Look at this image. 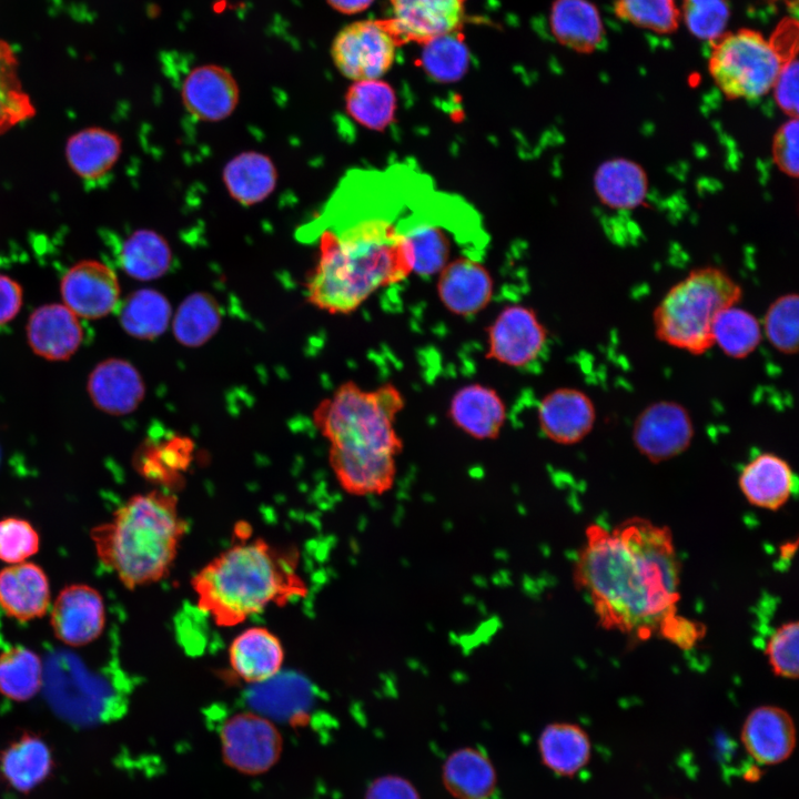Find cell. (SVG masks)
<instances>
[{"label":"cell","instance_id":"obj_1","mask_svg":"<svg viewBox=\"0 0 799 799\" xmlns=\"http://www.w3.org/2000/svg\"><path fill=\"white\" fill-rule=\"evenodd\" d=\"M386 178L371 171L347 172L313 219L297 231L300 241L317 245L304 294L320 311L353 313L373 293L413 273L405 234L408 216L396 219L403 203L385 204Z\"/></svg>","mask_w":799,"mask_h":799},{"label":"cell","instance_id":"obj_2","mask_svg":"<svg viewBox=\"0 0 799 799\" xmlns=\"http://www.w3.org/2000/svg\"><path fill=\"white\" fill-rule=\"evenodd\" d=\"M573 578L589 598L598 624L645 640L677 611L680 562L671 530L634 516L611 530L586 528Z\"/></svg>","mask_w":799,"mask_h":799},{"label":"cell","instance_id":"obj_3","mask_svg":"<svg viewBox=\"0 0 799 799\" xmlns=\"http://www.w3.org/2000/svg\"><path fill=\"white\" fill-rule=\"evenodd\" d=\"M404 407L405 397L392 383L364 390L347 381L314 408L313 424L330 445L328 465L350 495L392 489L404 447L395 422Z\"/></svg>","mask_w":799,"mask_h":799},{"label":"cell","instance_id":"obj_4","mask_svg":"<svg viewBox=\"0 0 799 799\" xmlns=\"http://www.w3.org/2000/svg\"><path fill=\"white\" fill-rule=\"evenodd\" d=\"M299 554L265 539L234 544L191 579L198 608L219 627H233L272 605L306 595Z\"/></svg>","mask_w":799,"mask_h":799},{"label":"cell","instance_id":"obj_5","mask_svg":"<svg viewBox=\"0 0 799 799\" xmlns=\"http://www.w3.org/2000/svg\"><path fill=\"white\" fill-rule=\"evenodd\" d=\"M186 532L176 495L161 488L131 496L90 537L100 563L135 589L169 575Z\"/></svg>","mask_w":799,"mask_h":799},{"label":"cell","instance_id":"obj_6","mask_svg":"<svg viewBox=\"0 0 799 799\" xmlns=\"http://www.w3.org/2000/svg\"><path fill=\"white\" fill-rule=\"evenodd\" d=\"M742 291L724 270L699 267L676 283L654 311L659 341L692 355L714 346L711 326L716 315L736 305Z\"/></svg>","mask_w":799,"mask_h":799},{"label":"cell","instance_id":"obj_7","mask_svg":"<svg viewBox=\"0 0 799 799\" xmlns=\"http://www.w3.org/2000/svg\"><path fill=\"white\" fill-rule=\"evenodd\" d=\"M791 58L759 31L741 28L710 41L708 69L728 99H758L772 89L782 64Z\"/></svg>","mask_w":799,"mask_h":799},{"label":"cell","instance_id":"obj_8","mask_svg":"<svg viewBox=\"0 0 799 799\" xmlns=\"http://www.w3.org/2000/svg\"><path fill=\"white\" fill-rule=\"evenodd\" d=\"M398 44L387 20H360L337 32L331 45V57L345 78L353 81L375 80L391 69Z\"/></svg>","mask_w":799,"mask_h":799},{"label":"cell","instance_id":"obj_9","mask_svg":"<svg viewBox=\"0 0 799 799\" xmlns=\"http://www.w3.org/2000/svg\"><path fill=\"white\" fill-rule=\"evenodd\" d=\"M222 755L240 772L256 775L279 759L282 737L273 721L257 711L229 717L220 729Z\"/></svg>","mask_w":799,"mask_h":799},{"label":"cell","instance_id":"obj_10","mask_svg":"<svg viewBox=\"0 0 799 799\" xmlns=\"http://www.w3.org/2000/svg\"><path fill=\"white\" fill-rule=\"evenodd\" d=\"M694 435V423L687 408L669 400L657 401L645 407L635 419L631 431L637 451L655 464L686 452Z\"/></svg>","mask_w":799,"mask_h":799},{"label":"cell","instance_id":"obj_11","mask_svg":"<svg viewBox=\"0 0 799 799\" xmlns=\"http://www.w3.org/2000/svg\"><path fill=\"white\" fill-rule=\"evenodd\" d=\"M547 340V328L532 307L507 305L487 327L486 357L510 367H525L540 356Z\"/></svg>","mask_w":799,"mask_h":799},{"label":"cell","instance_id":"obj_12","mask_svg":"<svg viewBox=\"0 0 799 799\" xmlns=\"http://www.w3.org/2000/svg\"><path fill=\"white\" fill-rule=\"evenodd\" d=\"M63 304L77 316L95 320L107 316L120 302V283L115 272L95 260L72 265L61 280Z\"/></svg>","mask_w":799,"mask_h":799},{"label":"cell","instance_id":"obj_13","mask_svg":"<svg viewBox=\"0 0 799 799\" xmlns=\"http://www.w3.org/2000/svg\"><path fill=\"white\" fill-rule=\"evenodd\" d=\"M50 625L63 644L80 647L95 640L105 625V607L101 594L84 584L65 586L57 596Z\"/></svg>","mask_w":799,"mask_h":799},{"label":"cell","instance_id":"obj_14","mask_svg":"<svg viewBox=\"0 0 799 799\" xmlns=\"http://www.w3.org/2000/svg\"><path fill=\"white\" fill-rule=\"evenodd\" d=\"M388 26L400 44L425 42L457 31L465 17V0H390Z\"/></svg>","mask_w":799,"mask_h":799},{"label":"cell","instance_id":"obj_15","mask_svg":"<svg viewBox=\"0 0 799 799\" xmlns=\"http://www.w3.org/2000/svg\"><path fill=\"white\" fill-rule=\"evenodd\" d=\"M240 90L232 73L218 64L192 69L181 87V100L186 112L203 122H220L236 109Z\"/></svg>","mask_w":799,"mask_h":799},{"label":"cell","instance_id":"obj_16","mask_svg":"<svg viewBox=\"0 0 799 799\" xmlns=\"http://www.w3.org/2000/svg\"><path fill=\"white\" fill-rule=\"evenodd\" d=\"M437 295L444 307L458 316L483 311L494 294V281L486 266L469 255L451 260L438 273Z\"/></svg>","mask_w":799,"mask_h":799},{"label":"cell","instance_id":"obj_17","mask_svg":"<svg viewBox=\"0 0 799 799\" xmlns=\"http://www.w3.org/2000/svg\"><path fill=\"white\" fill-rule=\"evenodd\" d=\"M542 433L552 442L573 445L581 442L594 428L596 408L591 398L574 387L547 393L537 408Z\"/></svg>","mask_w":799,"mask_h":799},{"label":"cell","instance_id":"obj_18","mask_svg":"<svg viewBox=\"0 0 799 799\" xmlns=\"http://www.w3.org/2000/svg\"><path fill=\"white\" fill-rule=\"evenodd\" d=\"M742 745L760 765H776L788 759L796 747V726L788 711L771 705L752 709L744 721Z\"/></svg>","mask_w":799,"mask_h":799},{"label":"cell","instance_id":"obj_19","mask_svg":"<svg viewBox=\"0 0 799 799\" xmlns=\"http://www.w3.org/2000/svg\"><path fill=\"white\" fill-rule=\"evenodd\" d=\"M448 417L454 426L473 438L495 439L505 425L507 409L496 390L481 383H471L453 394Z\"/></svg>","mask_w":799,"mask_h":799},{"label":"cell","instance_id":"obj_20","mask_svg":"<svg viewBox=\"0 0 799 799\" xmlns=\"http://www.w3.org/2000/svg\"><path fill=\"white\" fill-rule=\"evenodd\" d=\"M32 351L50 361H65L80 347L83 330L78 316L64 304L51 303L36 309L27 324Z\"/></svg>","mask_w":799,"mask_h":799},{"label":"cell","instance_id":"obj_21","mask_svg":"<svg viewBox=\"0 0 799 799\" xmlns=\"http://www.w3.org/2000/svg\"><path fill=\"white\" fill-rule=\"evenodd\" d=\"M88 393L99 409L111 415H125L143 401L145 386L139 371L131 363L121 358H108L91 371Z\"/></svg>","mask_w":799,"mask_h":799},{"label":"cell","instance_id":"obj_22","mask_svg":"<svg viewBox=\"0 0 799 799\" xmlns=\"http://www.w3.org/2000/svg\"><path fill=\"white\" fill-rule=\"evenodd\" d=\"M284 648L270 629L253 626L241 631L229 647V666L243 682L263 684L275 677L284 663Z\"/></svg>","mask_w":799,"mask_h":799},{"label":"cell","instance_id":"obj_23","mask_svg":"<svg viewBox=\"0 0 799 799\" xmlns=\"http://www.w3.org/2000/svg\"><path fill=\"white\" fill-rule=\"evenodd\" d=\"M738 485L749 504L775 512L789 500L797 478L785 458L760 453L741 469Z\"/></svg>","mask_w":799,"mask_h":799},{"label":"cell","instance_id":"obj_24","mask_svg":"<svg viewBox=\"0 0 799 799\" xmlns=\"http://www.w3.org/2000/svg\"><path fill=\"white\" fill-rule=\"evenodd\" d=\"M50 585L43 569L30 562L0 570V606L21 621L42 617L50 606Z\"/></svg>","mask_w":799,"mask_h":799},{"label":"cell","instance_id":"obj_25","mask_svg":"<svg viewBox=\"0 0 799 799\" xmlns=\"http://www.w3.org/2000/svg\"><path fill=\"white\" fill-rule=\"evenodd\" d=\"M442 781L455 799H489L497 789V772L483 750L461 747L443 762Z\"/></svg>","mask_w":799,"mask_h":799},{"label":"cell","instance_id":"obj_26","mask_svg":"<svg viewBox=\"0 0 799 799\" xmlns=\"http://www.w3.org/2000/svg\"><path fill=\"white\" fill-rule=\"evenodd\" d=\"M549 24L557 42L578 53H593L605 38L601 16L589 0H555Z\"/></svg>","mask_w":799,"mask_h":799},{"label":"cell","instance_id":"obj_27","mask_svg":"<svg viewBox=\"0 0 799 799\" xmlns=\"http://www.w3.org/2000/svg\"><path fill=\"white\" fill-rule=\"evenodd\" d=\"M222 180L234 201L251 206L263 202L273 193L277 183V171L266 154L244 151L224 165Z\"/></svg>","mask_w":799,"mask_h":799},{"label":"cell","instance_id":"obj_28","mask_svg":"<svg viewBox=\"0 0 799 799\" xmlns=\"http://www.w3.org/2000/svg\"><path fill=\"white\" fill-rule=\"evenodd\" d=\"M537 747L543 765L560 777L575 776L588 763L591 755L588 734L580 726L565 721L545 726Z\"/></svg>","mask_w":799,"mask_h":799},{"label":"cell","instance_id":"obj_29","mask_svg":"<svg viewBox=\"0 0 799 799\" xmlns=\"http://www.w3.org/2000/svg\"><path fill=\"white\" fill-rule=\"evenodd\" d=\"M122 152L120 136L102 128H87L72 134L65 145V158L72 171L85 181L105 176Z\"/></svg>","mask_w":799,"mask_h":799},{"label":"cell","instance_id":"obj_30","mask_svg":"<svg viewBox=\"0 0 799 799\" xmlns=\"http://www.w3.org/2000/svg\"><path fill=\"white\" fill-rule=\"evenodd\" d=\"M594 188L596 195L605 205L629 210L644 203L648 192V178L637 162L615 158L597 168Z\"/></svg>","mask_w":799,"mask_h":799},{"label":"cell","instance_id":"obj_31","mask_svg":"<svg viewBox=\"0 0 799 799\" xmlns=\"http://www.w3.org/2000/svg\"><path fill=\"white\" fill-rule=\"evenodd\" d=\"M413 211L408 218L405 234L413 254V273L422 276L437 274L449 261L452 240L446 225H441L432 214Z\"/></svg>","mask_w":799,"mask_h":799},{"label":"cell","instance_id":"obj_32","mask_svg":"<svg viewBox=\"0 0 799 799\" xmlns=\"http://www.w3.org/2000/svg\"><path fill=\"white\" fill-rule=\"evenodd\" d=\"M0 766L4 778L16 790L28 792L51 773L53 758L42 738L27 732L2 751Z\"/></svg>","mask_w":799,"mask_h":799},{"label":"cell","instance_id":"obj_33","mask_svg":"<svg viewBox=\"0 0 799 799\" xmlns=\"http://www.w3.org/2000/svg\"><path fill=\"white\" fill-rule=\"evenodd\" d=\"M397 108L394 89L381 79L354 81L345 94L346 113L360 125L383 131Z\"/></svg>","mask_w":799,"mask_h":799},{"label":"cell","instance_id":"obj_34","mask_svg":"<svg viewBox=\"0 0 799 799\" xmlns=\"http://www.w3.org/2000/svg\"><path fill=\"white\" fill-rule=\"evenodd\" d=\"M120 263L129 276L140 281H151L169 271L172 251L160 233L141 229L134 231L123 242Z\"/></svg>","mask_w":799,"mask_h":799},{"label":"cell","instance_id":"obj_35","mask_svg":"<svg viewBox=\"0 0 799 799\" xmlns=\"http://www.w3.org/2000/svg\"><path fill=\"white\" fill-rule=\"evenodd\" d=\"M119 317L129 335L151 340L166 330L171 318V306L162 293L152 289H141L127 296Z\"/></svg>","mask_w":799,"mask_h":799},{"label":"cell","instance_id":"obj_36","mask_svg":"<svg viewBox=\"0 0 799 799\" xmlns=\"http://www.w3.org/2000/svg\"><path fill=\"white\" fill-rule=\"evenodd\" d=\"M221 310L209 293L188 295L173 317V333L184 346L196 347L208 342L221 325Z\"/></svg>","mask_w":799,"mask_h":799},{"label":"cell","instance_id":"obj_37","mask_svg":"<svg viewBox=\"0 0 799 799\" xmlns=\"http://www.w3.org/2000/svg\"><path fill=\"white\" fill-rule=\"evenodd\" d=\"M711 332L714 345L717 344L727 356L737 360L755 352L762 338L757 317L737 304L716 315Z\"/></svg>","mask_w":799,"mask_h":799},{"label":"cell","instance_id":"obj_38","mask_svg":"<svg viewBox=\"0 0 799 799\" xmlns=\"http://www.w3.org/2000/svg\"><path fill=\"white\" fill-rule=\"evenodd\" d=\"M40 657L29 648L16 646L0 654V692L14 701L31 699L43 684Z\"/></svg>","mask_w":799,"mask_h":799},{"label":"cell","instance_id":"obj_39","mask_svg":"<svg viewBox=\"0 0 799 799\" xmlns=\"http://www.w3.org/2000/svg\"><path fill=\"white\" fill-rule=\"evenodd\" d=\"M462 36L457 30L424 43L421 65L434 81L455 82L467 72L471 55Z\"/></svg>","mask_w":799,"mask_h":799},{"label":"cell","instance_id":"obj_40","mask_svg":"<svg viewBox=\"0 0 799 799\" xmlns=\"http://www.w3.org/2000/svg\"><path fill=\"white\" fill-rule=\"evenodd\" d=\"M34 114V105L19 78L14 52L0 40V135Z\"/></svg>","mask_w":799,"mask_h":799},{"label":"cell","instance_id":"obj_41","mask_svg":"<svg viewBox=\"0 0 799 799\" xmlns=\"http://www.w3.org/2000/svg\"><path fill=\"white\" fill-rule=\"evenodd\" d=\"M614 13L623 21L658 34L674 33L681 21L676 0H614Z\"/></svg>","mask_w":799,"mask_h":799},{"label":"cell","instance_id":"obj_42","mask_svg":"<svg viewBox=\"0 0 799 799\" xmlns=\"http://www.w3.org/2000/svg\"><path fill=\"white\" fill-rule=\"evenodd\" d=\"M798 295L787 293L775 300L763 317V332L769 343L780 353L798 352Z\"/></svg>","mask_w":799,"mask_h":799},{"label":"cell","instance_id":"obj_43","mask_svg":"<svg viewBox=\"0 0 799 799\" xmlns=\"http://www.w3.org/2000/svg\"><path fill=\"white\" fill-rule=\"evenodd\" d=\"M138 462L144 477L171 490L170 487L178 483L180 469L186 465V444L178 439V443L145 447L139 455Z\"/></svg>","mask_w":799,"mask_h":799},{"label":"cell","instance_id":"obj_44","mask_svg":"<svg viewBox=\"0 0 799 799\" xmlns=\"http://www.w3.org/2000/svg\"><path fill=\"white\" fill-rule=\"evenodd\" d=\"M680 12L692 36L711 41L726 31L730 7L728 0H684Z\"/></svg>","mask_w":799,"mask_h":799},{"label":"cell","instance_id":"obj_45","mask_svg":"<svg viewBox=\"0 0 799 799\" xmlns=\"http://www.w3.org/2000/svg\"><path fill=\"white\" fill-rule=\"evenodd\" d=\"M798 621L792 620L779 626L768 639L765 654L776 676L798 678Z\"/></svg>","mask_w":799,"mask_h":799},{"label":"cell","instance_id":"obj_46","mask_svg":"<svg viewBox=\"0 0 799 799\" xmlns=\"http://www.w3.org/2000/svg\"><path fill=\"white\" fill-rule=\"evenodd\" d=\"M40 538L26 519L7 517L0 520V560L12 564L26 562L39 549Z\"/></svg>","mask_w":799,"mask_h":799},{"label":"cell","instance_id":"obj_47","mask_svg":"<svg viewBox=\"0 0 799 799\" xmlns=\"http://www.w3.org/2000/svg\"><path fill=\"white\" fill-rule=\"evenodd\" d=\"M798 118H789L777 130L772 142V158L777 166L791 178L798 176Z\"/></svg>","mask_w":799,"mask_h":799},{"label":"cell","instance_id":"obj_48","mask_svg":"<svg viewBox=\"0 0 799 799\" xmlns=\"http://www.w3.org/2000/svg\"><path fill=\"white\" fill-rule=\"evenodd\" d=\"M706 626L696 620L680 616L677 611L665 617L658 626L657 634L680 649H691L706 635Z\"/></svg>","mask_w":799,"mask_h":799},{"label":"cell","instance_id":"obj_49","mask_svg":"<svg viewBox=\"0 0 799 799\" xmlns=\"http://www.w3.org/2000/svg\"><path fill=\"white\" fill-rule=\"evenodd\" d=\"M798 60H787L773 83V98L778 107L789 118H798Z\"/></svg>","mask_w":799,"mask_h":799},{"label":"cell","instance_id":"obj_50","mask_svg":"<svg viewBox=\"0 0 799 799\" xmlns=\"http://www.w3.org/2000/svg\"><path fill=\"white\" fill-rule=\"evenodd\" d=\"M364 799H422L416 787L403 776L387 773L375 778Z\"/></svg>","mask_w":799,"mask_h":799},{"label":"cell","instance_id":"obj_51","mask_svg":"<svg viewBox=\"0 0 799 799\" xmlns=\"http://www.w3.org/2000/svg\"><path fill=\"white\" fill-rule=\"evenodd\" d=\"M23 301L21 285L10 276L0 274V325L16 317Z\"/></svg>","mask_w":799,"mask_h":799},{"label":"cell","instance_id":"obj_52","mask_svg":"<svg viewBox=\"0 0 799 799\" xmlns=\"http://www.w3.org/2000/svg\"><path fill=\"white\" fill-rule=\"evenodd\" d=\"M336 11L344 14H355L367 9L374 0H326Z\"/></svg>","mask_w":799,"mask_h":799},{"label":"cell","instance_id":"obj_53","mask_svg":"<svg viewBox=\"0 0 799 799\" xmlns=\"http://www.w3.org/2000/svg\"><path fill=\"white\" fill-rule=\"evenodd\" d=\"M797 545H798L797 539L782 544L780 547L781 558L786 559V560L791 559L793 554L796 553Z\"/></svg>","mask_w":799,"mask_h":799},{"label":"cell","instance_id":"obj_54","mask_svg":"<svg viewBox=\"0 0 799 799\" xmlns=\"http://www.w3.org/2000/svg\"><path fill=\"white\" fill-rule=\"evenodd\" d=\"M0 457H1V453H0Z\"/></svg>","mask_w":799,"mask_h":799}]
</instances>
